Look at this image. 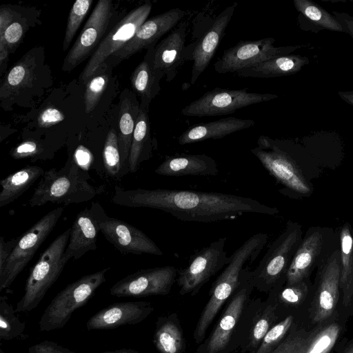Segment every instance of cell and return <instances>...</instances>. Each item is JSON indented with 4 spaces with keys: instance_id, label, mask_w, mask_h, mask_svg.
<instances>
[{
    "instance_id": "1",
    "label": "cell",
    "mask_w": 353,
    "mask_h": 353,
    "mask_svg": "<svg viewBox=\"0 0 353 353\" xmlns=\"http://www.w3.org/2000/svg\"><path fill=\"white\" fill-rule=\"evenodd\" d=\"M112 201L124 207L160 210L179 220L199 223L233 220L250 213L279 212L277 208L250 197L185 190H125L115 185Z\"/></svg>"
},
{
    "instance_id": "2",
    "label": "cell",
    "mask_w": 353,
    "mask_h": 353,
    "mask_svg": "<svg viewBox=\"0 0 353 353\" xmlns=\"http://www.w3.org/2000/svg\"><path fill=\"white\" fill-rule=\"evenodd\" d=\"M90 180V175L73 156L60 170L52 168L45 171L28 204L30 207L48 203L68 205L90 201L102 194L104 188L92 185Z\"/></svg>"
},
{
    "instance_id": "3",
    "label": "cell",
    "mask_w": 353,
    "mask_h": 353,
    "mask_svg": "<svg viewBox=\"0 0 353 353\" xmlns=\"http://www.w3.org/2000/svg\"><path fill=\"white\" fill-rule=\"evenodd\" d=\"M341 248L336 239L316 267L305 318L311 325L327 323L340 315Z\"/></svg>"
},
{
    "instance_id": "4",
    "label": "cell",
    "mask_w": 353,
    "mask_h": 353,
    "mask_svg": "<svg viewBox=\"0 0 353 353\" xmlns=\"http://www.w3.org/2000/svg\"><path fill=\"white\" fill-rule=\"evenodd\" d=\"M302 239L301 225L288 221L285 230L270 245L256 269L251 271L254 289L268 294L285 284L288 269Z\"/></svg>"
},
{
    "instance_id": "5",
    "label": "cell",
    "mask_w": 353,
    "mask_h": 353,
    "mask_svg": "<svg viewBox=\"0 0 353 353\" xmlns=\"http://www.w3.org/2000/svg\"><path fill=\"white\" fill-rule=\"evenodd\" d=\"M251 152L269 174L284 187L283 193L287 192L300 196H309L312 193V185L305 177L286 141L261 135Z\"/></svg>"
},
{
    "instance_id": "6",
    "label": "cell",
    "mask_w": 353,
    "mask_h": 353,
    "mask_svg": "<svg viewBox=\"0 0 353 353\" xmlns=\"http://www.w3.org/2000/svg\"><path fill=\"white\" fill-rule=\"evenodd\" d=\"M70 228L59 234L41 254L26 280L25 292L17 303V312H28L35 309L48 290L61 275L65 264L63 259Z\"/></svg>"
},
{
    "instance_id": "7",
    "label": "cell",
    "mask_w": 353,
    "mask_h": 353,
    "mask_svg": "<svg viewBox=\"0 0 353 353\" xmlns=\"http://www.w3.org/2000/svg\"><path fill=\"white\" fill-rule=\"evenodd\" d=\"M348 319L341 314L321 325H310L297 316L290 331L272 353H332L347 331Z\"/></svg>"
},
{
    "instance_id": "8",
    "label": "cell",
    "mask_w": 353,
    "mask_h": 353,
    "mask_svg": "<svg viewBox=\"0 0 353 353\" xmlns=\"http://www.w3.org/2000/svg\"><path fill=\"white\" fill-rule=\"evenodd\" d=\"M110 268L81 277L60 291L51 301L39 321L41 332H49L64 327L72 313L85 305L97 290L106 281Z\"/></svg>"
},
{
    "instance_id": "9",
    "label": "cell",
    "mask_w": 353,
    "mask_h": 353,
    "mask_svg": "<svg viewBox=\"0 0 353 353\" xmlns=\"http://www.w3.org/2000/svg\"><path fill=\"white\" fill-rule=\"evenodd\" d=\"M254 289L251 271L243 269L239 284L227 301L226 307L210 334L195 353H233V341L239 319L251 300Z\"/></svg>"
},
{
    "instance_id": "10",
    "label": "cell",
    "mask_w": 353,
    "mask_h": 353,
    "mask_svg": "<svg viewBox=\"0 0 353 353\" xmlns=\"http://www.w3.org/2000/svg\"><path fill=\"white\" fill-rule=\"evenodd\" d=\"M281 320L276 305L270 299H251L236 325L234 352L239 350L241 353H256L266 333Z\"/></svg>"
},
{
    "instance_id": "11",
    "label": "cell",
    "mask_w": 353,
    "mask_h": 353,
    "mask_svg": "<svg viewBox=\"0 0 353 353\" xmlns=\"http://www.w3.org/2000/svg\"><path fill=\"white\" fill-rule=\"evenodd\" d=\"M227 238H220L190 256L188 265L179 270L176 283L181 296L196 295L202 287L229 263L225 246Z\"/></svg>"
},
{
    "instance_id": "12",
    "label": "cell",
    "mask_w": 353,
    "mask_h": 353,
    "mask_svg": "<svg viewBox=\"0 0 353 353\" xmlns=\"http://www.w3.org/2000/svg\"><path fill=\"white\" fill-rule=\"evenodd\" d=\"M63 212V207L48 212L19 237L3 271L0 273V291L9 287L30 262L53 230Z\"/></svg>"
},
{
    "instance_id": "13",
    "label": "cell",
    "mask_w": 353,
    "mask_h": 353,
    "mask_svg": "<svg viewBox=\"0 0 353 353\" xmlns=\"http://www.w3.org/2000/svg\"><path fill=\"white\" fill-rule=\"evenodd\" d=\"M90 208L100 232L123 254H163L159 246L139 228L117 218L109 216L99 202L92 201Z\"/></svg>"
},
{
    "instance_id": "14",
    "label": "cell",
    "mask_w": 353,
    "mask_h": 353,
    "mask_svg": "<svg viewBox=\"0 0 353 353\" xmlns=\"http://www.w3.org/2000/svg\"><path fill=\"white\" fill-rule=\"evenodd\" d=\"M276 98L278 95L275 94L249 92L246 88L230 90L216 88L183 108L181 114L197 117L220 116Z\"/></svg>"
},
{
    "instance_id": "15",
    "label": "cell",
    "mask_w": 353,
    "mask_h": 353,
    "mask_svg": "<svg viewBox=\"0 0 353 353\" xmlns=\"http://www.w3.org/2000/svg\"><path fill=\"white\" fill-rule=\"evenodd\" d=\"M152 7L151 3L147 2L133 9L103 39L79 77L83 83H86L102 64L134 37L147 20Z\"/></svg>"
},
{
    "instance_id": "16",
    "label": "cell",
    "mask_w": 353,
    "mask_h": 353,
    "mask_svg": "<svg viewBox=\"0 0 353 353\" xmlns=\"http://www.w3.org/2000/svg\"><path fill=\"white\" fill-rule=\"evenodd\" d=\"M275 39L267 37L254 41H242L225 50L214 63V70L220 74L236 73L255 63L290 54L302 46L275 47Z\"/></svg>"
},
{
    "instance_id": "17",
    "label": "cell",
    "mask_w": 353,
    "mask_h": 353,
    "mask_svg": "<svg viewBox=\"0 0 353 353\" xmlns=\"http://www.w3.org/2000/svg\"><path fill=\"white\" fill-rule=\"evenodd\" d=\"M338 236L330 228L320 226L308 228L288 269L285 284L310 279L314 270Z\"/></svg>"
},
{
    "instance_id": "18",
    "label": "cell",
    "mask_w": 353,
    "mask_h": 353,
    "mask_svg": "<svg viewBox=\"0 0 353 353\" xmlns=\"http://www.w3.org/2000/svg\"><path fill=\"white\" fill-rule=\"evenodd\" d=\"M178 272L172 265L142 269L115 283L110 292L117 297L167 295L176 281Z\"/></svg>"
},
{
    "instance_id": "19",
    "label": "cell",
    "mask_w": 353,
    "mask_h": 353,
    "mask_svg": "<svg viewBox=\"0 0 353 353\" xmlns=\"http://www.w3.org/2000/svg\"><path fill=\"white\" fill-rule=\"evenodd\" d=\"M110 0H99L83 26L80 34L66 54L62 70L69 72L85 61L97 50L113 16ZM94 50V51H95Z\"/></svg>"
},
{
    "instance_id": "20",
    "label": "cell",
    "mask_w": 353,
    "mask_h": 353,
    "mask_svg": "<svg viewBox=\"0 0 353 353\" xmlns=\"http://www.w3.org/2000/svg\"><path fill=\"white\" fill-rule=\"evenodd\" d=\"M43 50L34 48L26 53L5 74L0 86L2 106L17 103V99L39 84L44 72Z\"/></svg>"
},
{
    "instance_id": "21",
    "label": "cell",
    "mask_w": 353,
    "mask_h": 353,
    "mask_svg": "<svg viewBox=\"0 0 353 353\" xmlns=\"http://www.w3.org/2000/svg\"><path fill=\"white\" fill-rule=\"evenodd\" d=\"M184 16L183 10L173 8L146 20L134 37L108 59L109 64L114 66L135 53L156 46L157 41L173 29Z\"/></svg>"
},
{
    "instance_id": "22",
    "label": "cell",
    "mask_w": 353,
    "mask_h": 353,
    "mask_svg": "<svg viewBox=\"0 0 353 353\" xmlns=\"http://www.w3.org/2000/svg\"><path fill=\"white\" fill-rule=\"evenodd\" d=\"M235 10V6H228L220 12L212 25L195 43L186 48V59L193 61L190 83H196L200 75L209 65L222 40Z\"/></svg>"
},
{
    "instance_id": "23",
    "label": "cell",
    "mask_w": 353,
    "mask_h": 353,
    "mask_svg": "<svg viewBox=\"0 0 353 353\" xmlns=\"http://www.w3.org/2000/svg\"><path fill=\"white\" fill-rule=\"evenodd\" d=\"M154 310L152 303L145 301L115 303L92 315L86 322V327L88 330H107L138 324Z\"/></svg>"
},
{
    "instance_id": "24",
    "label": "cell",
    "mask_w": 353,
    "mask_h": 353,
    "mask_svg": "<svg viewBox=\"0 0 353 353\" xmlns=\"http://www.w3.org/2000/svg\"><path fill=\"white\" fill-rule=\"evenodd\" d=\"M187 24L182 22L176 28L157 43L154 54V67L162 72L166 81H172L186 59Z\"/></svg>"
},
{
    "instance_id": "25",
    "label": "cell",
    "mask_w": 353,
    "mask_h": 353,
    "mask_svg": "<svg viewBox=\"0 0 353 353\" xmlns=\"http://www.w3.org/2000/svg\"><path fill=\"white\" fill-rule=\"evenodd\" d=\"M341 248L339 288L340 314L350 319L353 316V229L346 222L338 230Z\"/></svg>"
},
{
    "instance_id": "26",
    "label": "cell",
    "mask_w": 353,
    "mask_h": 353,
    "mask_svg": "<svg viewBox=\"0 0 353 353\" xmlns=\"http://www.w3.org/2000/svg\"><path fill=\"white\" fill-rule=\"evenodd\" d=\"M99 231L90 206L81 210L70 228L69 241L63 254L64 260L68 262L70 259H79L86 252L95 250Z\"/></svg>"
},
{
    "instance_id": "27",
    "label": "cell",
    "mask_w": 353,
    "mask_h": 353,
    "mask_svg": "<svg viewBox=\"0 0 353 353\" xmlns=\"http://www.w3.org/2000/svg\"><path fill=\"white\" fill-rule=\"evenodd\" d=\"M156 46L147 49L143 60L130 76L132 90L141 100L140 108L148 112L150 105L161 90L160 81L164 74L154 67V54Z\"/></svg>"
},
{
    "instance_id": "28",
    "label": "cell",
    "mask_w": 353,
    "mask_h": 353,
    "mask_svg": "<svg viewBox=\"0 0 353 353\" xmlns=\"http://www.w3.org/2000/svg\"><path fill=\"white\" fill-rule=\"evenodd\" d=\"M154 172L167 176H215L219 169L215 160L205 154H176L166 156Z\"/></svg>"
},
{
    "instance_id": "29",
    "label": "cell",
    "mask_w": 353,
    "mask_h": 353,
    "mask_svg": "<svg viewBox=\"0 0 353 353\" xmlns=\"http://www.w3.org/2000/svg\"><path fill=\"white\" fill-rule=\"evenodd\" d=\"M310 279L294 284L276 287L268 293L267 299L276 306L281 319L289 314L305 315L312 290Z\"/></svg>"
},
{
    "instance_id": "30",
    "label": "cell",
    "mask_w": 353,
    "mask_h": 353,
    "mask_svg": "<svg viewBox=\"0 0 353 353\" xmlns=\"http://www.w3.org/2000/svg\"><path fill=\"white\" fill-rule=\"evenodd\" d=\"M254 123V121L252 119L226 117L195 124L179 137L178 143L183 145L208 139H221L236 132L250 128Z\"/></svg>"
},
{
    "instance_id": "31",
    "label": "cell",
    "mask_w": 353,
    "mask_h": 353,
    "mask_svg": "<svg viewBox=\"0 0 353 353\" xmlns=\"http://www.w3.org/2000/svg\"><path fill=\"white\" fill-rule=\"evenodd\" d=\"M310 59L300 54H287L265 60L238 71L241 77L274 78L299 72L310 63Z\"/></svg>"
},
{
    "instance_id": "32",
    "label": "cell",
    "mask_w": 353,
    "mask_h": 353,
    "mask_svg": "<svg viewBox=\"0 0 353 353\" xmlns=\"http://www.w3.org/2000/svg\"><path fill=\"white\" fill-rule=\"evenodd\" d=\"M123 97H121L119 122V132L118 134L122 176L129 173L128 158L132 136L140 111V103H139L134 94L130 92L128 94L123 93Z\"/></svg>"
},
{
    "instance_id": "33",
    "label": "cell",
    "mask_w": 353,
    "mask_h": 353,
    "mask_svg": "<svg viewBox=\"0 0 353 353\" xmlns=\"http://www.w3.org/2000/svg\"><path fill=\"white\" fill-rule=\"evenodd\" d=\"M153 343L159 353H186V341L176 312L157 318Z\"/></svg>"
},
{
    "instance_id": "34",
    "label": "cell",
    "mask_w": 353,
    "mask_h": 353,
    "mask_svg": "<svg viewBox=\"0 0 353 353\" xmlns=\"http://www.w3.org/2000/svg\"><path fill=\"white\" fill-rule=\"evenodd\" d=\"M299 12L297 23L299 28L313 33L327 30L345 32L343 27L331 13L311 0H294Z\"/></svg>"
},
{
    "instance_id": "35",
    "label": "cell",
    "mask_w": 353,
    "mask_h": 353,
    "mask_svg": "<svg viewBox=\"0 0 353 353\" xmlns=\"http://www.w3.org/2000/svg\"><path fill=\"white\" fill-rule=\"evenodd\" d=\"M154 149L148 112L140 108L128 158V172H136L141 164L152 157Z\"/></svg>"
},
{
    "instance_id": "36",
    "label": "cell",
    "mask_w": 353,
    "mask_h": 353,
    "mask_svg": "<svg viewBox=\"0 0 353 353\" xmlns=\"http://www.w3.org/2000/svg\"><path fill=\"white\" fill-rule=\"evenodd\" d=\"M44 172L41 167L27 165L2 179L0 182V207L7 205L17 199Z\"/></svg>"
},
{
    "instance_id": "37",
    "label": "cell",
    "mask_w": 353,
    "mask_h": 353,
    "mask_svg": "<svg viewBox=\"0 0 353 353\" xmlns=\"http://www.w3.org/2000/svg\"><path fill=\"white\" fill-rule=\"evenodd\" d=\"M16 310L8 302V296H0V339H14L24 340L28 336L25 333L26 324L17 314Z\"/></svg>"
},
{
    "instance_id": "38",
    "label": "cell",
    "mask_w": 353,
    "mask_h": 353,
    "mask_svg": "<svg viewBox=\"0 0 353 353\" xmlns=\"http://www.w3.org/2000/svg\"><path fill=\"white\" fill-rule=\"evenodd\" d=\"M110 66L107 62L104 63L86 82L84 103L87 114L94 110L106 89L110 79L108 72Z\"/></svg>"
},
{
    "instance_id": "39",
    "label": "cell",
    "mask_w": 353,
    "mask_h": 353,
    "mask_svg": "<svg viewBox=\"0 0 353 353\" xmlns=\"http://www.w3.org/2000/svg\"><path fill=\"white\" fill-rule=\"evenodd\" d=\"M103 161L105 172L110 177L116 179L122 177L118 135L114 129H111L106 136L103 150Z\"/></svg>"
},
{
    "instance_id": "40",
    "label": "cell",
    "mask_w": 353,
    "mask_h": 353,
    "mask_svg": "<svg viewBox=\"0 0 353 353\" xmlns=\"http://www.w3.org/2000/svg\"><path fill=\"white\" fill-rule=\"evenodd\" d=\"M298 316L289 314L272 326L263 337L256 353H272L286 337Z\"/></svg>"
},
{
    "instance_id": "41",
    "label": "cell",
    "mask_w": 353,
    "mask_h": 353,
    "mask_svg": "<svg viewBox=\"0 0 353 353\" xmlns=\"http://www.w3.org/2000/svg\"><path fill=\"white\" fill-rule=\"evenodd\" d=\"M92 3V0H77L72 6L68 17L63 43V50L64 51L69 48L83 20L87 15Z\"/></svg>"
},
{
    "instance_id": "42",
    "label": "cell",
    "mask_w": 353,
    "mask_h": 353,
    "mask_svg": "<svg viewBox=\"0 0 353 353\" xmlns=\"http://www.w3.org/2000/svg\"><path fill=\"white\" fill-rule=\"evenodd\" d=\"M10 154L14 159H31L32 161L52 158V151L43 143L35 140H26L10 150Z\"/></svg>"
},
{
    "instance_id": "43",
    "label": "cell",
    "mask_w": 353,
    "mask_h": 353,
    "mask_svg": "<svg viewBox=\"0 0 353 353\" xmlns=\"http://www.w3.org/2000/svg\"><path fill=\"white\" fill-rule=\"evenodd\" d=\"M17 11L9 6H2L0 9V75L2 77L6 70L9 52L4 41V34L8 27L13 22L18 15Z\"/></svg>"
},
{
    "instance_id": "44",
    "label": "cell",
    "mask_w": 353,
    "mask_h": 353,
    "mask_svg": "<svg viewBox=\"0 0 353 353\" xmlns=\"http://www.w3.org/2000/svg\"><path fill=\"white\" fill-rule=\"evenodd\" d=\"M19 14L17 16L18 17H16L13 22L8 27L4 34V41L9 54L14 52L21 44L28 29L27 19L22 17Z\"/></svg>"
},
{
    "instance_id": "45",
    "label": "cell",
    "mask_w": 353,
    "mask_h": 353,
    "mask_svg": "<svg viewBox=\"0 0 353 353\" xmlns=\"http://www.w3.org/2000/svg\"><path fill=\"white\" fill-rule=\"evenodd\" d=\"M65 119V115L57 108L49 107L44 109L37 119L38 125L41 128L51 127L60 123Z\"/></svg>"
},
{
    "instance_id": "46",
    "label": "cell",
    "mask_w": 353,
    "mask_h": 353,
    "mask_svg": "<svg viewBox=\"0 0 353 353\" xmlns=\"http://www.w3.org/2000/svg\"><path fill=\"white\" fill-rule=\"evenodd\" d=\"M29 353H78L72 352L58 343L51 341H43L31 345L28 348Z\"/></svg>"
},
{
    "instance_id": "47",
    "label": "cell",
    "mask_w": 353,
    "mask_h": 353,
    "mask_svg": "<svg viewBox=\"0 0 353 353\" xmlns=\"http://www.w3.org/2000/svg\"><path fill=\"white\" fill-rule=\"evenodd\" d=\"M19 237L5 241L3 236L0 237V273H1L9 259V257L16 246Z\"/></svg>"
},
{
    "instance_id": "48",
    "label": "cell",
    "mask_w": 353,
    "mask_h": 353,
    "mask_svg": "<svg viewBox=\"0 0 353 353\" xmlns=\"http://www.w3.org/2000/svg\"><path fill=\"white\" fill-rule=\"evenodd\" d=\"M332 14L340 23L345 33L350 34L353 39V16L346 13L338 11H332Z\"/></svg>"
},
{
    "instance_id": "49",
    "label": "cell",
    "mask_w": 353,
    "mask_h": 353,
    "mask_svg": "<svg viewBox=\"0 0 353 353\" xmlns=\"http://www.w3.org/2000/svg\"><path fill=\"white\" fill-rule=\"evenodd\" d=\"M74 157L77 163L83 168V164L87 165L90 161L92 159V155L89 150L83 146H79L74 154Z\"/></svg>"
},
{
    "instance_id": "50",
    "label": "cell",
    "mask_w": 353,
    "mask_h": 353,
    "mask_svg": "<svg viewBox=\"0 0 353 353\" xmlns=\"http://www.w3.org/2000/svg\"><path fill=\"white\" fill-rule=\"evenodd\" d=\"M334 352L336 353H353V336L350 339L343 336L336 344Z\"/></svg>"
},
{
    "instance_id": "51",
    "label": "cell",
    "mask_w": 353,
    "mask_h": 353,
    "mask_svg": "<svg viewBox=\"0 0 353 353\" xmlns=\"http://www.w3.org/2000/svg\"><path fill=\"white\" fill-rule=\"evenodd\" d=\"M338 94L342 100L353 106V90L339 91Z\"/></svg>"
},
{
    "instance_id": "52",
    "label": "cell",
    "mask_w": 353,
    "mask_h": 353,
    "mask_svg": "<svg viewBox=\"0 0 353 353\" xmlns=\"http://www.w3.org/2000/svg\"><path fill=\"white\" fill-rule=\"evenodd\" d=\"M101 353H144V352H140L137 350H132V349H126V348H122L113 351H105Z\"/></svg>"
},
{
    "instance_id": "53",
    "label": "cell",
    "mask_w": 353,
    "mask_h": 353,
    "mask_svg": "<svg viewBox=\"0 0 353 353\" xmlns=\"http://www.w3.org/2000/svg\"><path fill=\"white\" fill-rule=\"evenodd\" d=\"M0 353H6L2 349H0Z\"/></svg>"
},
{
    "instance_id": "54",
    "label": "cell",
    "mask_w": 353,
    "mask_h": 353,
    "mask_svg": "<svg viewBox=\"0 0 353 353\" xmlns=\"http://www.w3.org/2000/svg\"><path fill=\"white\" fill-rule=\"evenodd\" d=\"M233 353H235V352H233Z\"/></svg>"
}]
</instances>
